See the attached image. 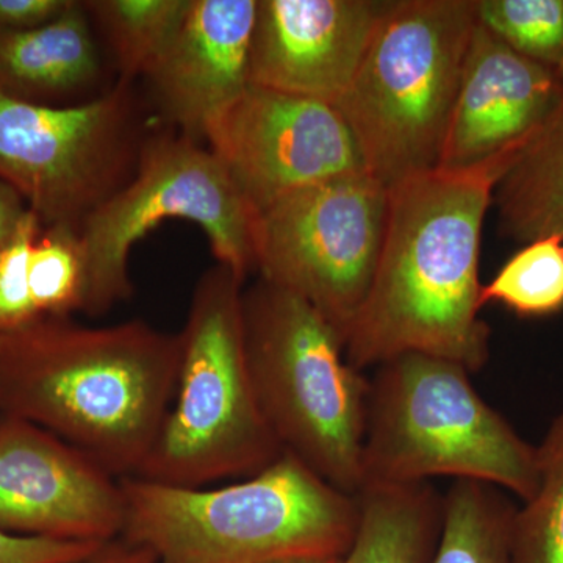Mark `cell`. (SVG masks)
I'll return each mask as SVG.
<instances>
[{
	"instance_id": "cell-16",
	"label": "cell",
	"mask_w": 563,
	"mask_h": 563,
	"mask_svg": "<svg viewBox=\"0 0 563 563\" xmlns=\"http://www.w3.org/2000/svg\"><path fill=\"white\" fill-rule=\"evenodd\" d=\"M102 55L85 2L25 32H0V91L38 106H73L101 85ZM84 102V99L80 98Z\"/></svg>"
},
{
	"instance_id": "cell-3",
	"label": "cell",
	"mask_w": 563,
	"mask_h": 563,
	"mask_svg": "<svg viewBox=\"0 0 563 563\" xmlns=\"http://www.w3.org/2000/svg\"><path fill=\"white\" fill-rule=\"evenodd\" d=\"M121 540L155 563H274L342 559L358 525L357 498L285 453L261 473L221 487L121 479Z\"/></svg>"
},
{
	"instance_id": "cell-30",
	"label": "cell",
	"mask_w": 563,
	"mask_h": 563,
	"mask_svg": "<svg viewBox=\"0 0 563 563\" xmlns=\"http://www.w3.org/2000/svg\"><path fill=\"white\" fill-rule=\"evenodd\" d=\"M318 563H340V559H321Z\"/></svg>"
},
{
	"instance_id": "cell-27",
	"label": "cell",
	"mask_w": 563,
	"mask_h": 563,
	"mask_svg": "<svg viewBox=\"0 0 563 563\" xmlns=\"http://www.w3.org/2000/svg\"><path fill=\"white\" fill-rule=\"evenodd\" d=\"M74 0H0V32H25L58 20Z\"/></svg>"
},
{
	"instance_id": "cell-20",
	"label": "cell",
	"mask_w": 563,
	"mask_h": 563,
	"mask_svg": "<svg viewBox=\"0 0 563 563\" xmlns=\"http://www.w3.org/2000/svg\"><path fill=\"white\" fill-rule=\"evenodd\" d=\"M85 5L107 41L118 79L136 81L168 49L191 0H90Z\"/></svg>"
},
{
	"instance_id": "cell-13",
	"label": "cell",
	"mask_w": 563,
	"mask_h": 563,
	"mask_svg": "<svg viewBox=\"0 0 563 563\" xmlns=\"http://www.w3.org/2000/svg\"><path fill=\"white\" fill-rule=\"evenodd\" d=\"M388 7L379 0H257L251 85L335 106Z\"/></svg>"
},
{
	"instance_id": "cell-14",
	"label": "cell",
	"mask_w": 563,
	"mask_h": 563,
	"mask_svg": "<svg viewBox=\"0 0 563 563\" xmlns=\"http://www.w3.org/2000/svg\"><path fill=\"white\" fill-rule=\"evenodd\" d=\"M563 106V80L477 24L440 154L443 169H465L517 154Z\"/></svg>"
},
{
	"instance_id": "cell-9",
	"label": "cell",
	"mask_w": 563,
	"mask_h": 563,
	"mask_svg": "<svg viewBox=\"0 0 563 563\" xmlns=\"http://www.w3.org/2000/svg\"><path fill=\"white\" fill-rule=\"evenodd\" d=\"M136 81L118 79L73 106H38L0 91V180L43 228L79 232L132 179L147 133Z\"/></svg>"
},
{
	"instance_id": "cell-11",
	"label": "cell",
	"mask_w": 563,
	"mask_h": 563,
	"mask_svg": "<svg viewBox=\"0 0 563 563\" xmlns=\"http://www.w3.org/2000/svg\"><path fill=\"white\" fill-rule=\"evenodd\" d=\"M206 144L254 214L299 188L366 172L335 106L255 85L211 121Z\"/></svg>"
},
{
	"instance_id": "cell-7",
	"label": "cell",
	"mask_w": 563,
	"mask_h": 563,
	"mask_svg": "<svg viewBox=\"0 0 563 563\" xmlns=\"http://www.w3.org/2000/svg\"><path fill=\"white\" fill-rule=\"evenodd\" d=\"M476 0H396L335 103L366 172L390 188L439 166Z\"/></svg>"
},
{
	"instance_id": "cell-19",
	"label": "cell",
	"mask_w": 563,
	"mask_h": 563,
	"mask_svg": "<svg viewBox=\"0 0 563 563\" xmlns=\"http://www.w3.org/2000/svg\"><path fill=\"white\" fill-rule=\"evenodd\" d=\"M443 525L431 563H515L518 507L495 485L454 481L443 495Z\"/></svg>"
},
{
	"instance_id": "cell-21",
	"label": "cell",
	"mask_w": 563,
	"mask_h": 563,
	"mask_svg": "<svg viewBox=\"0 0 563 563\" xmlns=\"http://www.w3.org/2000/svg\"><path fill=\"white\" fill-rule=\"evenodd\" d=\"M539 485L517 509L515 563H563V407L537 446Z\"/></svg>"
},
{
	"instance_id": "cell-15",
	"label": "cell",
	"mask_w": 563,
	"mask_h": 563,
	"mask_svg": "<svg viewBox=\"0 0 563 563\" xmlns=\"http://www.w3.org/2000/svg\"><path fill=\"white\" fill-rule=\"evenodd\" d=\"M257 0H191L168 49L143 81L174 131L206 143L211 121L251 87Z\"/></svg>"
},
{
	"instance_id": "cell-1",
	"label": "cell",
	"mask_w": 563,
	"mask_h": 563,
	"mask_svg": "<svg viewBox=\"0 0 563 563\" xmlns=\"http://www.w3.org/2000/svg\"><path fill=\"white\" fill-rule=\"evenodd\" d=\"M518 154L413 174L388 188L379 262L344 339L351 366L365 373L407 352L446 358L470 374L487 365L481 242L496 185Z\"/></svg>"
},
{
	"instance_id": "cell-5",
	"label": "cell",
	"mask_w": 563,
	"mask_h": 563,
	"mask_svg": "<svg viewBox=\"0 0 563 563\" xmlns=\"http://www.w3.org/2000/svg\"><path fill=\"white\" fill-rule=\"evenodd\" d=\"M243 329L255 395L282 450L357 495L369 379L347 363L342 333L262 277L243 290Z\"/></svg>"
},
{
	"instance_id": "cell-8",
	"label": "cell",
	"mask_w": 563,
	"mask_h": 563,
	"mask_svg": "<svg viewBox=\"0 0 563 563\" xmlns=\"http://www.w3.org/2000/svg\"><path fill=\"white\" fill-rule=\"evenodd\" d=\"M254 218L209 146L174 129L147 133L132 179L81 224V313L102 317L131 298L132 247L166 220L195 222L218 265L246 282L255 272Z\"/></svg>"
},
{
	"instance_id": "cell-17",
	"label": "cell",
	"mask_w": 563,
	"mask_h": 563,
	"mask_svg": "<svg viewBox=\"0 0 563 563\" xmlns=\"http://www.w3.org/2000/svg\"><path fill=\"white\" fill-rule=\"evenodd\" d=\"M355 498L357 531L340 563H431L444 503L433 485L369 484Z\"/></svg>"
},
{
	"instance_id": "cell-29",
	"label": "cell",
	"mask_w": 563,
	"mask_h": 563,
	"mask_svg": "<svg viewBox=\"0 0 563 563\" xmlns=\"http://www.w3.org/2000/svg\"><path fill=\"white\" fill-rule=\"evenodd\" d=\"M79 563H155V559L150 551L120 539L106 544L99 553Z\"/></svg>"
},
{
	"instance_id": "cell-28",
	"label": "cell",
	"mask_w": 563,
	"mask_h": 563,
	"mask_svg": "<svg viewBox=\"0 0 563 563\" xmlns=\"http://www.w3.org/2000/svg\"><path fill=\"white\" fill-rule=\"evenodd\" d=\"M27 210V203L20 192L0 180V246L10 239Z\"/></svg>"
},
{
	"instance_id": "cell-10",
	"label": "cell",
	"mask_w": 563,
	"mask_h": 563,
	"mask_svg": "<svg viewBox=\"0 0 563 563\" xmlns=\"http://www.w3.org/2000/svg\"><path fill=\"white\" fill-rule=\"evenodd\" d=\"M387 210L388 188L368 172L288 192L255 214V272L346 339L372 287Z\"/></svg>"
},
{
	"instance_id": "cell-22",
	"label": "cell",
	"mask_w": 563,
	"mask_h": 563,
	"mask_svg": "<svg viewBox=\"0 0 563 563\" xmlns=\"http://www.w3.org/2000/svg\"><path fill=\"white\" fill-rule=\"evenodd\" d=\"M481 303H501L520 318H547L563 310V236L526 243L481 290Z\"/></svg>"
},
{
	"instance_id": "cell-18",
	"label": "cell",
	"mask_w": 563,
	"mask_h": 563,
	"mask_svg": "<svg viewBox=\"0 0 563 563\" xmlns=\"http://www.w3.org/2000/svg\"><path fill=\"white\" fill-rule=\"evenodd\" d=\"M493 201L506 239L526 244L563 236V106L515 158Z\"/></svg>"
},
{
	"instance_id": "cell-26",
	"label": "cell",
	"mask_w": 563,
	"mask_h": 563,
	"mask_svg": "<svg viewBox=\"0 0 563 563\" xmlns=\"http://www.w3.org/2000/svg\"><path fill=\"white\" fill-rule=\"evenodd\" d=\"M106 544L41 539L0 531V563H79Z\"/></svg>"
},
{
	"instance_id": "cell-25",
	"label": "cell",
	"mask_w": 563,
	"mask_h": 563,
	"mask_svg": "<svg viewBox=\"0 0 563 563\" xmlns=\"http://www.w3.org/2000/svg\"><path fill=\"white\" fill-rule=\"evenodd\" d=\"M41 231L38 217L27 210L0 246V333L20 331L40 320L32 298L31 261Z\"/></svg>"
},
{
	"instance_id": "cell-31",
	"label": "cell",
	"mask_w": 563,
	"mask_h": 563,
	"mask_svg": "<svg viewBox=\"0 0 563 563\" xmlns=\"http://www.w3.org/2000/svg\"><path fill=\"white\" fill-rule=\"evenodd\" d=\"M0 344H2V333H0Z\"/></svg>"
},
{
	"instance_id": "cell-24",
	"label": "cell",
	"mask_w": 563,
	"mask_h": 563,
	"mask_svg": "<svg viewBox=\"0 0 563 563\" xmlns=\"http://www.w3.org/2000/svg\"><path fill=\"white\" fill-rule=\"evenodd\" d=\"M31 290L40 318L81 312L85 263L79 232L62 225L43 228L32 252Z\"/></svg>"
},
{
	"instance_id": "cell-23",
	"label": "cell",
	"mask_w": 563,
	"mask_h": 563,
	"mask_svg": "<svg viewBox=\"0 0 563 563\" xmlns=\"http://www.w3.org/2000/svg\"><path fill=\"white\" fill-rule=\"evenodd\" d=\"M476 21L563 80V0H476Z\"/></svg>"
},
{
	"instance_id": "cell-12",
	"label": "cell",
	"mask_w": 563,
	"mask_h": 563,
	"mask_svg": "<svg viewBox=\"0 0 563 563\" xmlns=\"http://www.w3.org/2000/svg\"><path fill=\"white\" fill-rule=\"evenodd\" d=\"M124 523L121 479L60 437L0 412V531L109 544Z\"/></svg>"
},
{
	"instance_id": "cell-2",
	"label": "cell",
	"mask_w": 563,
	"mask_h": 563,
	"mask_svg": "<svg viewBox=\"0 0 563 563\" xmlns=\"http://www.w3.org/2000/svg\"><path fill=\"white\" fill-rule=\"evenodd\" d=\"M180 333L131 320L40 318L2 333L0 412L40 426L117 476H139L179 376Z\"/></svg>"
},
{
	"instance_id": "cell-4",
	"label": "cell",
	"mask_w": 563,
	"mask_h": 563,
	"mask_svg": "<svg viewBox=\"0 0 563 563\" xmlns=\"http://www.w3.org/2000/svg\"><path fill=\"white\" fill-rule=\"evenodd\" d=\"M459 363L407 354L369 379L362 487L476 481L528 501L539 485L537 446L484 401ZM362 490V488H361Z\"/></svg>"
},
{
	"instance_id": "cell-6",
	"label": "cell",
	"mask_w": 563,
	"mask_h": 563,
	"mask_svg": "<svg viewBox=\"0 0 563 563\" xmlns=\"http://www.w3.org/2000/svg\"><path fill=\"white\" fill-rule=\"evenodd\" d=\"M244 280L214 265L196 282L176 393L154 450L139 476L179 487L246 479L284 454L247 365Z\"/></svg>"
}]
</instances>
